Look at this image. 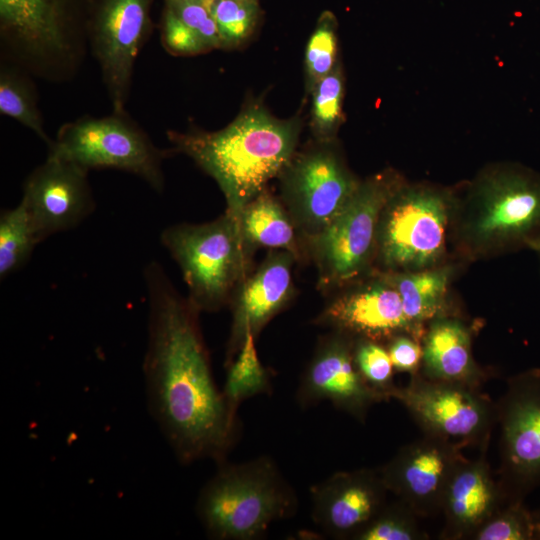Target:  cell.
Here are the masks:
<instances>
[{
	"instance_id": "cell-1",
	"label": "cell",
	"mask_w": 540,
	"mask_h": 540,
	"mask_svg": "<svg viewBox=\"0 0 540 540\" xmlns=\"http://www.w3.org/2000/svg\"><path fill=\"white\" fill-rule=\"evenodd\" d=\"M148 301L143 374L148 410L181 464H217L237 440L238 417L215 383L199 311L157 261L143 271Z\"/></svg>"
},
{
	"instance_id": "cell-2",
	"label": "cell",
	"mask_w": 540,
	"mask_h": 540,
	"mask_svg": "<svg viewBox=\"0 0 540 540\" xmlns=\"http://www.w3.org/2000/svg\"><path fill=\"white\" fill-rule=\"evenodd\" d=\"M301 123L298 117L277 119L252 104L218 131H167L174 153L191 158L218 184L226 213L238 224L245 206L295 154Z\"/></svg>"
},
{
	"instance_id": "cell-3",
	"label": "cell",
	"mask_w": 540,
	"mask_h": 540,
	"mask_svg": "<svg viewBox=\"0 0 540 540\" xmlns=\"http://www.w3.org/2000/svg\"><path fill=\"white\" fill-rule=\"evenodd\" d=\"M451 244L479 260L540 245V176L521 167L481 173L463 199L457 197Z\"/></svg>"
},
{
	"instance_id": "cell-4",
	"label": "cell",
	"mask_w": 540,
	"mask_h": 540,
	"mask_svg": "<svg viewBox=\"0 0 540 540\" xmlns=\"http://www.w3.org/2000/svg\"><path fill=\"white\" fill-rule=\"evenodd\" d=\"M93 0H0L1 61L35 79L73 80L88 46Z\"/></svg>"
},
{
	"instance_id": "cell-5",
	"label": "cell",
	"mask_w": 540,
	"mask_h": 540,
	"mask_svg": "<svg viewBox=\"0 0 540 540\" xmlns=\"http://www.w3.org/2000/svg\"><path fill=\"white\" fill-rule=\"evenodd\" d=\"M295 490L266 455L218 464L196 501L206 534L217 540L261 539L271 524L295 515Z\"/></svg>"
},
{
	"instance_id": "cell-6",
	"label": "cell",
	"mask_w": 540,
	"mask_h": 540,
	"mask_svg": "<svg viewBox=\"0 0 540 540\" xmlns=\"http://www.w3.org/2000/svg\"><path fill=\"white\" fill-rule=\"evenodd\" d=\"M457 196L429 184H402L378 222V272L418 271L447 263Z\"/></svg>"
},
{
	"instance_id": "cell-7",
	"label": "cell",
	"mask_w": 540,
	"mask_h": 540,
	"mask_svg": "<svg viewBox=\"0 0 540 540\" xmlns=\"http://www.w3.org/2000/svg\"><path fill=\"white\" fill-rule=\"evenodd\" d=\"M160 239L179 266L187 298L199 312L221 309L248 276L252 250L240 225L226 212L209 222L171 225Z\"/></svg>"
},
{
	"instance_id": "cell-8",
	"label": "cell",
	"mask_w": 540,
	"mask_h": 540,
	"mask_svg": "<svg viewBox=\"0 0 540 540\" xmlns=\"http://www.w3.org/2000/svg\"><path fill=\"white\" fill-rule=\"evenodd\" d=\"M405 181L393 170L364 181L336 218L308 240L318 269V285L324 291L355 283L374 264L381 212Z\"/></svg>"
},
{
	"instance_id": "cell-9",
	"label": "cell",
	"mask_w": 540,
	"mask_h": 540,
	"mask_svg": "<svg viewBox=\"0 0 540 540\" xmlns=\"http://www.w3.org/2000/svg\"><path fill=\"white\" fill-rule=\"evenodd\" d=\"M48 155L90 169H116L140 177L157 192L164 190L162 164L172 150L157 147L125 112L83 116L63 124Z\"/></svg>"
},
{
	"instance_id": "cell-10",
	"label": "cell",
	"mask_w": 540,
	"mask_h": 540,
	"mask_svg": "<svg viewBox=\"0 0 540 540\" xmlns=\"http://www.w3.org/2000/svg\"><path fill=\"white\" fill-rule=\"evenodd\" d=\"M389 398L400 402L425 435L447 441L461 450L488 448L496 425V403L478 387L433 380L420 372L404 387L395 386Z\"/></svg>"
},
{
	"instance_id": "cell-11",
	"label": "cell",
	"mask_w": 540,
	"mask_h": 540,
	"mask_svg": "<svg viewBox=\"0 0 540 540\" xmlns=\"http://www.w3.org/2000/svg\"><path fill=\"white\" fill-rule=\"evenodd\" d=\"M495 403L500 432L497 482L505 503L524 501L540 487V369L509 377Z\"/></svg>"
},
{
	"instance_id": "cell-12",
	"label": "cell",
	"mask_w": 540,
	"mask_h": 540,
	"mask_svg": "<svg viewBox=\"0 0 540 540\" xmlns=\"http://www.w3.org/2000/svg\"><path fill=\"white\" fill-rule=\"evenodd\" d=\"M282 195L292 220L308 240L342 211L360 184L332 142L294 154L280 174Z\"/></svg>"
},
{
	"instance_id": "cell-13",
	"label": "cell",
	"mask_w": 540,
	"mask_h": 540,
	"mask_svg": "<svg viewBox=\"0 0 540 540\" xmlns=\"http://www.w3.org/2000/svg\"><path fill=\"white\" fill-rule=\"evenodd\" d=\"M153 0H93L88 46L112 112H125L136 59L153 30Z\"/></svg>"
},
{
	"instance_id": "cell-14",
	"label": "cell",
	"mask_w": 540,
	"mask_h": 540,
	"mask_svg": "<svg viewBox=\"0 0 540 540\" xmlns=\"http://www.w3.org/2000/svg\"><path fill=\"white\" fill-rule=\"evenodd\" d=\"M88 170L51 155L23 184L24 203L39 242L71 230L95 209Z\"/></svg>"
},
{
	"instance_id": "cell-15",
	"label": "cell",
	"mask_w": 540,
	"mask_h": 540,
	"mask_svg": "<svg viewBox=\"0 0 540 540\" xmlns=\"http://www.w3.org/2000/svg\"><path fill=\"white\" fill-rule=\"evenodd\" d=\"M465 459L457 446L424 434L379 471L388 491L423 518L441 513L448 483Z\"/></svg>"
},
{
	"instance_id": "cell-16",
	"label": "cell",
	"mask_w": 540,
	"mask_h": 540,
	"mask_svg": "<svg viewBox=\"0 0 540 540\" xmlns=\"http://www.w3.org/2000/svg\"><path fill=\"white\" fill-rule=\"evenodd\" d=\"M354 341L351 335L336 330L320 341L297 389L300 406L328 400L364 422L374 404L389 400L360 374L354 360Z\"/></svg>"
},
{
	"instance_id": "cell-17",
	"label": "cell",
	"mask_w": 540,
	"mask_h": 540,
	"mask_svg": "<svg viewBox=\"0 0 540 540\" xmlns=\"http://www.w3.org/2000/svg\"><path fill=\"white\" fill-rule=\"evenodd\" d=\"M315 323L384 345L399 334L420 340L405 315L398 291L378 271L333 298Z\"/></svg>"
},
{
	"instance_id": "cell-18",
	"label": "cell",
	"mask_w": 540,
	"mask_h": 540,
	"mask_svg": "<svg viewBox=\"0 0 540 540\" xmlns=\"http://www.w3.org/2000/svg\"><path fill=\"white\" fill-rule=\"evenodd\" d=\"M379 469L339 471L310 489L315 525L333 539L353 540L387 503Z\"/></svg>"
},
{
	"instance_id": "cell-19",
	"label": "cell",
	"mask_w": 540,
	"mask_h": 540,
	"mask_svg": "<svg viewBox=\"0 0 540 540\" xmlns=\"http://www.w3.org/2000/svg\"><path fill=\"white\" fill-rule=\"evenodd\" d=\"M296 258L284 250H272L256 271L247 276L232 297V324L225 367L241 348L246 335L255 338L294 294L292 265Z\"/></svg>"
},
{
	"instance_id": "cell-20",
	"label": "cell",
	"mask_w": 540,
	"mask_h": 540,
	"mask_svg": "<svg viewBox=\"0 0 540 540\" xmlns=\"http://www.w3.org/2000/svg\"><path fill=\"white\" fill-rule=\"evenodd\" d=\"M486 450L475 460L465 459L446 488L441 512V539H471L474 532L505 502L486 460Z\"/></svg>"
},
{
	"instance_id": "cell-21",
	"label": "cell",
	"mask_w": 540,
	"mask_h": 540,
	"mask_svg": "<svg viewBox=\"0 0 540 540\" xmlns=\"http://www.w3.org/2000/svg\"><path fill=\"white\" fill-rule=\"evenodd\" d=\"M419 372L433 380L480 387L487 373L476 363L469 327L452 314L432 320L422 337Z\"/></svg>"
},
{
	"instance_id": "cell-22",
	"label": "cell",
	"mask_w": 540,
	"mask_h": 540,
	"mask_svg": "<svg viewBox=\"0 0 540 540\" xmlns=\"http://www.w3.org/2000/svg\"><path fill=\"white\" fill-rule=\"evenodd\" d=\"M453 272L449 263L418 271L380 272L398 291L405 315L420 340L432 320L450 314L447 293Z\"/></svg>"
},
{
	"instance_id": "cell-23",
	"label": "cell",
	"mask_w": 540,
	"mask_h": 540,
	"mask_svg": "<svg viewBox=\"0 0 540 540\" xmlns=\"http://www.w3.org/2000/svg\"><path fill=\"white\" fill-rule=\"evenodd\" d=\"M240 229L246 245L290 252L296 260L302 250L296 234L297 227L289 212L266 189L254 197L240 217Z\"/></svg>"
},
{
	"instance_id": "cell-24",
	"label": "cell",
	"mask_w": 540,
	"mask_h": 540,
	"mask_svg": "<svg viewBox=\"0 0 540 540\" xmlns=\"http://www.w3.org/2000/svg\"><path fill=\"white\" fill-rule=\"evenodd\" d=\"M33 79L20 68L0 61V113L30 129L50 147L53 139L44 128Z\"/></svg>"
},
{
	"instance_id": "cell-25",
	"label": "cell",
	"mask_w": 540,
	"mask_h": 540,
	"mask_svg": "<svg viewBox=\"0 0 540 540\" xmlns=\"http://www.w3.org/2000/svg\"><path fill=\"white\" fill-rule=\"evenodd\" d=\"M255 336L248 333L241 348L226 366L223 394L232 413L248 398L271 393L270 375L262 365L255 346Z\"/></svg>"
},
{
	"instance_id": "cell-26",
	"label": "cell",
	"mask_w": 540,
	"mask_h": 540,
	"mask_svg": "<svg viewBox=\"0 0 540 540\" xmlns=\"http://www.w3.org/2000/svg\"><path fill=\"white\" fill-rule=\"evenodd\" d=\"M39 240L22 201L0 214L1 280L21 269L30 259Z\"/></svg>"
},
{
	"instance_id": "cell-27",
	"label": "cell",
	"mask_w": 540,
	"mask_h": 540,
	"mask_svg": "<svg viewBox=\"0 0 540 540\" xmlns=\"http://www.w3.org/2000/svg\"><path fill=\"white\" fill-rule=\"evenodd\" d=\"M311 130L317 142H332L342 120L343 74L338 61L310 91Z\"/></svg>"
},
{
	"instance_id": "cell-28",
	"label": "cell",
	"mask_w": 540,
	"mask_h": 540,
	"mask_svg": "<svg viewBox=\"0 0 540 540\" xmlns=\"http://www.w3.org/2000/svg\"><path fill=\"white\" fill-rule=\"evenodd\" d=\"M203 1L216 23L221 48H236L252 35L260 17L258 0Z\"/></svg>"
},
{
	"instance_id": "cell-29",
	"label": "cell",
	"mask_w": 540,
	"mask_h": 540,
	"mask_svg": "<svg viewBox=\"0 0 540 540\" xmlns=\"http://www.w3.org/2000/svg\"><path fill=\"white\" fill-rule=\"evenodd\" d=\"M420 518L407 504L397 499L386 503L353 540H426Z\"/></svg>"
},
{
	"instance_id": "cell-30",
	"label": "cell",
	"mask_w": 540,
	"mask_h": 540,
	"mask_svg": "<svg viewBox=\"0 0 540 540\" xmlns=\"http://www.w3.org/2000/svg\"><path fill=\"white\" fill-rule=\"evenodd\" d=\"M337 21L333 13L324 11L318 18L305 50V76L308 93L337 64Z\"/></svg>"
},
{
	"instance_id": "cell-31",
	"label": "cell",
	"mask_w": 540,
	"mask_h": 540,
	"mask_svg": "<svg viewBox=\"0 0 540 540\" xmlns=\"http://www.w3.org/2000/svg\"><path fill=\"white\" fill-rule=\"evenodd\" d=\"M471 540H536L533 511L524 501L504 503L474 532Z\"/></svg>"
},
{
	"instance_id": "cell-32",
	"label": "cell",
	"mask_w": 540,
	"mask_h": 540,
	"mask_svg": "<svg viewBox=\"0 0 540 540\" xmlns=\"http://www.w3.org/2000/svg\"><path fill=\"white\" fill-rule=\"evenodd\" d=\"M354 360L366 382L390 400L389 392L395 387V369L386 346L373 340L355 338Z\"/></svg>"
},
{
	"instance_id": "cell-33",
	"label": "cell",
	"mask_w": 540,
	"mask_h": 540,
	"mask_svg": "<svg viewBox=\"0 0 540 540\" xmlns=\"http://www.w3.org/2000/svg\"><path fill=\"white\" fill-rule=\"evenodd\" d=\"M165 7L192 29L209 50L221 48L216 23L203 0H165Z\"/></svg>"
},
{
	"instance_id": "cell-34",
	"label": "cell",
	"mask_w": 540,
	"mask_h": 540,
	"mask_svg": "<svg viewBox=\"0 0 540 540\" xmlns=\"http://www.w3.org/2000/svg\"><path fill=\"white\" fill-rule=\"evenodd\" d=\"M161 41L163 47L173 55L191 56L210 51L201 38L165 6Z\"/></svg>"
},
{
	"instance_id": "cell-35",
	"label": "cell",
	"mask_w": 540,
	"mask_h": 540,
	"mask_svg": "<svg viewBox=\"0 0 540 540\" xmlns=\"http://www.w3.org/2000/svg\"><path fill=\"white\" fill-rule=\"evenodd\" d=\"M396 371L408 372L410 375L419 372L422 361L421 341L408 335L399 334L385 344Z\"/></svg>"
},
{
	"instance_id": "cell-36",
	"label": "cell",
	"mask_w": 540,
	"mask_h": 540,
	"mask_svg": "<svg viewBox=\"0 0 540 540\" xmlns=\"http://www.w3.org/2000/svg\"><path fill=\"white\" fill-rule=\"evenodd\" d=\"M534 522H535V537L536 540H540V508L536 511H533Z\"/></svg>"
},
{
	"instance_id": "cell-37",
	"label": "cell",
	"mask_w": 540,
	"mask_h": 540,
	"mask_svg": "<svg viewBox=\"0 0 540 540\" xmlns=\"http://www.w3.org/2000/svg\"><path fill=\"white\" fill-rule=\"evenodd\" d=\"M535 250L539 253L540 256V245Z\"/></svg>"
}]
</instances>
